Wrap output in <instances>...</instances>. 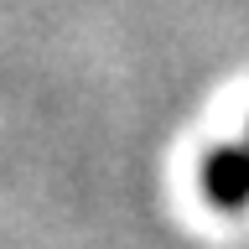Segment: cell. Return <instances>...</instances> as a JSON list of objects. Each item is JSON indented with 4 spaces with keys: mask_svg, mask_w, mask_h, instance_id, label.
Masks as SVG:
<instances>
[{
    "mask_svg": "<svg viewBox=\"0 0 249 249\" xmlns=\"http://www.w3.org/2000/svg\"><path fill=\"white\" fill-rule=\"evenodd\" d=\"M197 187H202V197L213 202L218 213H239V208H249V124H244L239 140L218 145L213 156H202Z\"/></svg>",
    "mask_w": 249,
    "mask_h": 249,
    "instance_id": "6da1fadb",
    "label": "cell"
}]
</instances>
